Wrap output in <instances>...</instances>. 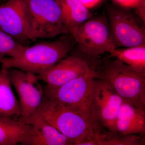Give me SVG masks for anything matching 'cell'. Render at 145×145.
<instances>
[{"label":"cell","mask_w":145,"mask_h":145,"mask_svg":"<svg viewBox=\"0 0 145 145\" xmlns=\"http://www.w3.org/2000/svg\"><path fill=\"white\" fill-rule=\"evenodd\" d=\"M123 100L109 84L94 78L91 93L93 117L107 130L116 132L115 122Z\"/></svg>","instance_id":"cell-8"},{"label":"cell","mask_w":145,"mask_h":145,"mask_svg":"<svg viewBox=\"0 0 145 145\" xmlns=\"http://www.w3.org/2000/svg\"><path fill=\"white\" fill-rule=\"evenodd\" d=\"M31 128L22 145H73L72 141L40 117L31 120Z\"/></svg>","instance_id":"cell-12"},{"label":"cell","mask_w":145,"mask_h":145,"mask_svg":"<svg viewBox=\"0 0 145 145\" xmlns=\"http://www.w3.org/2000/svg\"><path fill=\"white\" fill-rule=\"evenodd\" d=\"M113 58L98 61L93 69L94 78L107 83L124 101L145 110V73Z\"/></svg>","instance_id":"cell-2"},{"label":"cell","mask_w":145,"mask_h":145,"mask_svg":"<svg viewBox=\"0 0 145 145\" xmlns=\"http://www.w3.org/2000/svg\"><path fill=\"white\" fill-rule=\"evenodd\" d=\"M73 46L72 39L61 38L55 41L25 46L18 57L0 58V63L7 69H18L39 75L64 58Z\"/></svg>","instance_id":"cell-3"},{"label":"cell","mask_w":145,"mask_h":145,"mask_svg":"<svg viewBox=\"0 0 145 145\" xmlns=\"http://www.w3.org/2000/svg\"><path fill=\"white\" fill-rule=\"evenodd\" d=\"M31 125L19 118L0 117V145H15L26 140Z\"/></svg>","instance_id":"cell-14"},{"label":"cell","mask_w":145,"mask_h":145,"mask_svg":"<svg viewBox=\"0 0 145 145\" xmlns=\"http://www.w3.org/2000/svg\"><path fill=\"white\" fill-rule=\"evenodd\" d=\"M69 33L78 43L83 55L81 57L88 64L89 61L92 63V69L100 55L105 52L110 53L115 49L105 14L91 16Z\"/></svg>","instance_id":"cell-5"},{"label":"cell","mask_w":145,"mask_h":145,"mask_svg":"<svg viewBox=\"0 0 145 145\" xmlns=\"http://www.w3.org/2000/svg\"><path fill=\"white\" fill-rule=\"evenodd\" d=\"M35 117L54 127L71 140L73 145H95V139L105 130L80 112L44 95L30 121Z\"/></svg>","instance_id":"cell-1"},{"label":"cell","mask_w":145,"mask_h":145,"mask_svg":"<svg viewBox=\"0 0 145 145\" xmlns=\"http://www.w3.org/2000/svg\"><path fill=\"white\" fill-rule=\"evenodd\" d=\"M96 145H144L145 136L123 135L108 130L101 132L95 139Z\"/></svg>","instance_id":"cell-18"},{"label":"cell","mask_w":145,"mask_h":145,"mask_svg":"<svg viewBox=\"0 0 145 145\" xmlns=\"http://www.w3.org/2000/svg\"><path fill=\"white\" fill-rule=\"evenodd\" d=\"M61 10L63 21L69 32L77 28L92 16L79 0H57Z\"/></svg>","instance_id":"cell-16"},{"label":"cell","mask_w":145,"mask_h":145,"mask_svg":"<svg viewBox=\"0 0 145 145\" xmlns=\"http://www.w3.org/2000/svg\"><path fill=\"white\" fill-rule=\"evenodd\" d=\"M24 15L27 39H50L69 33L57 0H26Z\"/></svg>","instance_id":"cell-4"},{"label":"cell","mask_w":145,"mask_h":145,"mask_svg":"<svg viewBox=\"0 0 145 145\" xmlns=\"http://www.w3.org/2000/svg\"><path fill=\"white\" fill-rule=\"evenodd\" d=\"M11 84L17 91L20 100L21 114L19 119L30 124L31 118L41 103L44 89L39 83V76L16 68L8 69Z\"/></svg>","instance_id":"cell-9"},{"label":"cell","mask_w":145,"mask_h":145,"mask_svg":"<svg viewBox=\"0 0 145 145\" xmlns=\"http://www.w3.org/2000/svg\"><path fill=\"white\" fill-rule=\"evenodd\" d=\"M94 75L92 70L86 75L58 87L46 86L43 89L44 95L75 110L100 125L93 117L91 108V89Z\"/></svg>","instance_id":"cell-6"},{"label":"cell","mask_w":145,"mask_h":145,"mask_svg":"<svg viewBox=\"0 0 145 145\" xmlns=\"http://www.w3.org/2000/svg\"><path fill=\"white\" fill-rule=\"evenodd\" d=\"M116 132L123 135L145 136V110L124 101L115 122Z\"/></svg>","instance_id":"cell-13"},{"label":"cell","mask_w":145,"mask_h":145,"mask_svg":"<svg viewBox=\"0 0 145 145\" xmlns=\"http://www.w3.org/2000/svg\"><path fill=\"white\" fill-rule=\"evenodd\" d=\"M91 69L88 63L78 55L63 58L46 71L38 75L47 86H60L87 74Z\"/></svg>","instance_id":"cell-10"},{"label":"cell","mask_w":145,"mask_h":145,"mask_svg":"<svg viewBox=\"0 0 145 145\" xmlns=\"http://www.w3.org/2000/svg\"><path fill=\"white\" fill-rule=\"evenodd\" d=\"M114 2L125 8L135 7L141 0H114Z\"/></svg>","instance_id":"cell-20"},{"label":"cell","mask_w":145,"mask_h":145,"mask_svg":"<svg viewBox=\"0 0 145 145\" xmlns=\"http://www.w3.org/2000/svg\"><path fill=\"white\" fill-rule=\"evenodd\" d=\"M87 8H91L98 5L102 0H79Z\"/></svg>","instance_id":"cell-21"},{"label":"cell","mask_w":145,"mask_h":145,"mask_svg":"<svg viewBox=\"0 0 145 145\" xmlns=\"http://www.w3.org/2000/svg\"><path fill=\"white\" fill-rule=\"evenodd\" d=\"M25 1L8 0L0 5V30L20 41L27 40L24 15Z\"/></svg>","instance_id":"cell-11"},{"label":"cell","mask_w":145,"mask_h":145,"mask_svg":"<svg viewBox=\"0 0 145 145\" xmlns=\"http://www.w3.org/2000/svg\"><path fill=\"white\" fill-rule=\"evenodd\" d=\"M11 86L8 69L2 66L0 70V117H20V105Z\"/></svg>","instance_id":"cell-15"},{"label":"cell","mask_w":145,"mask_h":145,"mask_svg":"<svg viewBox=\"0 0 145 145\" xmlns=\"http://www.w3.org/2000/svg\"><path fill=\"white\" fill-rule=\"evenodd\" d=\"M110 57L116 58L135 70L145 73V45L117 48Z\"/></svg>","instance_id":"cell-17"},{"label":"cell","mask_w":145,"mask_h":145,"mask_svg":"<svg viewBox=\"0 0 145 145\" xmlns=\"http://www.w3.org/2000/svg\"><path fill=\"white\" fill-rule=\"evenodd\" d=\"M108 20L115 48L145 45V22L127 9L107 7Z\"/></svg>","instance_id":"cell-7"},{"label":"cell","mask_w":145,"mask_h":145,"mask_svg":"<svg viewBox=\"0 0 145 145\" xmlns=\"http://www.w3.org/2000/svg\"><path fill=\"white\" fill-rule=\"evenodd\" d=\"M25 47L12 36L0 30V58L7 56L13 58L17 57Z\"/></svg>","instance_id":"cell-19"}]
</instances>
